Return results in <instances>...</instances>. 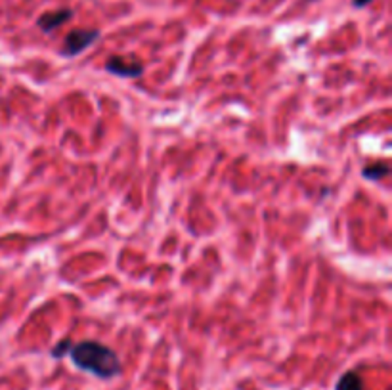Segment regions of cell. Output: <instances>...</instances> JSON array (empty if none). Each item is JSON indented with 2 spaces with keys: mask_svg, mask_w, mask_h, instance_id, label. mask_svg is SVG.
Listing matches in <instances>:
<instances>
[{
  "mask_svg": "<svg viewBox=\"0 0 392 390\" xmlns=\"http://www.w3.org/2000/svg\"><path fill=\"white\" fill-rule=\"evenodd\" d=\"M69 356L79 369L98 379H113L123 369L117 352L98 341L77 342L69 350Z\"/></svg>",
  "mask_w": 392,
  "mask_h": 390,
  "instance_id": "6da1fadb",
  "label": "cell"
},
{
  "mask_svg": "<svg viewBox=\"0 0 392 390\" xmlns=\"http://www.w3.org/2000/svg\"><path fill=\"white\" fill-rule=\"evenodd\" d=\"M102 32L98 29H73L66 35L64 39V46L59 50V54L66 57L79 56L81 52L92 46L94 42L98 41Z\"/></svg>",
  "mask_w": 392,
  "mask_h": 390,
  "instance_id": "7a4b0ae2",
  "label": "cell"
},
{
  "mask_svg": "<svg viewBox=\"0 0 392 390\" xmlns=\"http://www.w3.org/2000/svg\"><path fill=\"white\" fill-rule=\"evenodd\" d=\"M106 69L109 73L117 75V77H124V79H136L144 73V65L140 64L134 57L124 56H111L106 62Z\"/></svg>",
  "mask_w": 392,
  "mask_h": 390,
  "instance_id": "3957f363",
  "label": "cell"
},
{
  "mask_svg": "<svg viewBox=\"0 0 392 390\" xmlns=\"http://www.w3.org/2000/svg\"><path fill=\"white\" fill-rule=\"evenodd\" d=\"M73 17V12L71 10H56V12H46L42 14L39 19H37V25L42 32H52L57 27H62L64 24H67L69 19Z\"/></svg>",
  "mask_w": 392,
  "mask_h": 390,
  "instance_id": "277c9868",
  "label": "cell"
},
{
  "mask_svg": "<svg viewBox=\"0 0 392 390\" xmlns=\"http://www.w3.org/2000/svg\"><path fill=\"white\" fill-rule=\"evenodd\" d=\"M389 172L391 167L386 162H371L362 171V176L368 180H383L384 176H389Z\"/></svg>",
  "mask_w": 392,
  "mask_h": 390,
  "instance_id": "5b68a950",
  "label": "cell"
},
{
  "mask_svg": "<svg viewBox=\"0 0 392 390\" xmlns=\"http://www.w3.org/2000/svg\"><path fill=\"white\" fill-rule=\"evenodd\" d=\"M335 390H364L362 387V379H360V375L356 371H348V373H344L339 382H337Z\"/></svg>",
  "mask_w": 392,
  "mask_h": 390,
  "instance_id": "8992f818",
  "label": "cell"
},
{
  "mask_svg": "<svg viewBox=\"0 0 392 390\" xmlns=\"http://www.w3.org/2000/svg\"><path fill=\"white\" fill-rule=\"evenodd\" d=\"M71 346H73V342L69 341V339H66V341H62V342H57L56 346L52 349V358H64L66 354H69Z\"/></svg>",
  "mask_w": 392,
  "mask_h": 390,
  "instance_id": "52a82bcc",
  "label": "cell"
},
{
  "mask_svg": "<svg viewBox=\"0 0 392 390\" xmlns=\"http://www.w3.org/2000/svg\"><path fill=\"white\" fill-rule=\"evenodd\" d=\"M371 0H352V4L356 6V8H362V6H368Z\"/></svg>",
  "mask_w": 392,
  "mask_h": 390,
  "instance_id": "ba28073f",
  "label": "cell"
}]
</instances>
